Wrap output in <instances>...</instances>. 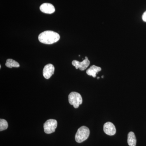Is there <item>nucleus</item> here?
<instances>
[{
    "mask_svg": "<svg viewBox=\"0 0 146 146\" xmlns=\"http://www.w3.org/2000/svg\"><path fill=\"white\" fill-rule=\"evenodd\" d=\"M59 35L55 32L46 31L40 33L38 36L39 42L46 44H52L60 39Z\"/></svg>",
    "mask_w": 146,
    "mask_h": 146,
    "instance_id": "obj_1",
    "label": "nucleus"
},
{
    "mask_svg": "<svg viewBox=\"0 0 146 146\" xmlns=\"http://www.w3.org/2000/svg\"><path fill=\"white\" fill-rule=\"evenodd\" d=\"M90 135V130L89 128L85 126L80 127L77 131L75 135L76 142L81 143L86 141L89 138Z\"/></svg>",
    "mask_w": 146,
    "mask_h": 146,
    "instance_id": "obj_2",
    "label": "nucleus"
},
{
    "mask_svg": "<svg viewBox=\"0 0 146 146\" xmlns=\"http://www.w3.org/2000/svg\"><path fill=\"white\" fill-rule=\"evenodd\" d=\"M69 103L75 108H78L82 103V99L81 95L76 92H72L68 96Z\"/></svg>",
    "mask_w": 146,
    "mask_h": 146,
    "instance_id": "obj_3",
    "label": "nucleus"
},
{
    "mask_svg": "<svg viewBox=\"0 0 146 146\" xmlns=\"http://www.w3.org/2000/svg\"><path fill=\"white\" fill-rule=\"evenodd\" d=\"M57 126L56 120L50 119L48 120L44 123V128L45 133L50 134L54 132Z\"/></svg>",
    "mask_w": 146,
    "mask_h": 146,
    "instance_id": "obj_4",
    "label": "nucleus"
},
{
    "mask_svg": "<svg viewBox=\"0 0 146 146\" xmlns=\"http://www.w3.org/2000/svg\"><path fill=\"white\" fill-rule=\"evenodd\" d=\"M90 62L88 59V57L85 56V59L82 62H79L76 60H73L72 64L75 66L76 69H79L81 71L86 70L90 65Z\"/></svg>",
    "mask_w": 146,
    "mask_h": 146,
    "instance_id": "obj_5",
    "label": "nucleus"
},
{
    "mask_svg": "<svg viewBox=\"0 0 146 146\" xmlns=\"http://www.w3.org/2000/svg\"><path fill=\"white\" fill-rule=\"evenodd\" d=\"M104 131L107 135L113 136L116 133V127L112 123L108 122L104 125Z\"/></svg>",
    "mask_w": 146,
    "mask_h": 146,
    "instance_id": "obj_6",
    "label": "nucleus"
},
{
    "mask_svg": "<svg viewBox=\"0 0 146 146\" xmlns=\"http://www.w3.org/2000/svg\"><path fill=\"white\" fill-rule=\"evenodd\" d=\"M54 67L51 64H48L45 65L43 71V74L44 77L47 79H49L54 74Z\"/></svg>",
    "mask_w": 146,
    "mask_h": 146,
    "instance_id": "obj_7",
    "label": "nucleus"
},
{
    "mask_svg": "<svg viewBox=\"0 0 146 146\" xmlns=\"http://www.w3.org/2000/svg\"><path fill=\"white\" fill-rule=\"evenodd\" d=\"M40 10L43 13L52 14L54 13L55 9L52 4L49 3H44L40 6Z\"/></svg>",
    "mask_w": 146,
    "mask_h": 146,
    "instance_id": "obj_8",
    "label": "nucleus"
},
{
    "mask_svg": "<svg viewBox=\"0 0 146 146\" xmlns=\"http://www.w3.org/2000/svg\"><path fill=\"white\" fill-rule=\"evenodd\" d=\"M101 70L102 69L100 67L93 65L91 66L90 68L86 70V73L88 75L92 76L94 78H96L97 73L101 71Z\"/></svg>",
    "mask_w": 146,
    "mask_h": 146,
    "instance_id": "obj_9",
    "label": "nucleus"
},
{
    "mask_svg": "<svg viewBox=\"0 0 146 146\" xmlns=\"http://www.w3.org/2000/svg\"><path fill=\"white\" fill-rule=\"evenodd\" d=\"M127 143L129 146H136V139L135 134L132 131L129 132L128 134Z\"/></svg>",
    "mask_w": 146,
    "mask_h": 146,
    "instance_id": "obj_10",
    "label": "nucleus"
},
{
    "mask_svg": "<svg viewBox=\"0 0 146 146\" xmlns=\"http://www.w3.org/2000/svg\"><path fill=\"white\" fill-rule=\"evenodd\" d=\"M5 65L7 68H11L13 67L19 68L20 66V64L18 62L12 59H7Z\"/></svg>",
    "mask_w": 146,
    "mask_h": 146,
    "instance_id": "obj_11",
    "label": "nucleus"
},
{
    "mask_svg": "<svg viewBox=\"0 0 146 146\" xmlns=\"http://www.w3.org/2000/svg\"><path fill=\"white\" fill-rule=\"evenodd\" d=\"M8 127V124L6 120L4 119H0V131L5 130L7 129Z\"/></svg>",
    "mask_w": 146,
    "mask_h": 146,
    "instance_id": "obj_12",
    "label": "nucleus"
},
{
    "mask_svg": "<svg viewBox=\"0 0 146 146\" xmlns=\"http://www.w3.org/2000/svg\"><path fill=\"white\" fill-rule=\"evenodd\" d=\"M142 19L144 22H146V11L144 12L142 16Z\"/></svg>",
    "mask_w": 146,
    "mask_h": 146,
    "instance_id": "obj_13",
    "label": "nucleus"
},
{
    "mask_svg": "<svg viewBox=\"0 0 146 146\" xmlns=\"http://www.w3.org/2000/svg\"><path fill=\"white\" fill-rule=\"evenodd\" d=\"M102 78H104V76H102Z\"/></svg>",
    "mask_w": 146,
    "mask_h": 146,
    "instance_id": "obj_14",
    "label": "nucleus"
},
{
    "mask_svg": "<svg viewBox=\"0 0 146 146\" xmlns=\"http://www.w3.org/2000/svg\"><path fill=\"white\" fill-rule=\"evenodd\" d=\"M98 79H99L100 78L99 77H98V78H97Z\"/></svg>",
    "mask_w": 146,
    "mask_h": 146,
    "instance_id": "obj_15",
    "label": "nucleus"
}]
</instances>
